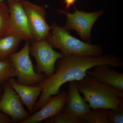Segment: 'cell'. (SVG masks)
<instances>
[{"instance_id":"cell-14","label":"cell","mask_w":123,"mask_h":123,"mask_svg":"<svg viewBox=\"0 0 123 123\" xmlns=\"http://www.w3.org/2000/svg\"><path fill=\"white\" fill-rule=\"evenodd\" d=\"M24 40L21 37L15 35H10L0 38V60L9 58L15 53L20 43Z\"/></svg>"},{"instance_id":"cell-15","label":"cell","mask_w":123,"mask_h":123,"mask_svg":"<svg viewBox=\"0 0 123 123\" xmlns=\"http://www.w3.org/2000/svg\"><path fill=\"white\" fill-rule=\"evenodd\" d=\"M9 20L8 7L0 2V38L10 35Z\"/></svg>"},{"instance_id":"cell-9","label":"cell","mask_w":123,"mask_h":123,"mask_svg":"<svg viewBox=\"0 0 123 123\" xmlns=\"http://www.w3.org/2000/svg\"><path fill=\"white\" fill-rule=\"evenodd\" d=\"M10 11V35L21 36L26 41L34 39L21 1H8Z\"/></svg>"},{"instance_id":"cell-20","label":"cell","mask_w":123,"mask_h":123,"mask_svg":"<svg viewBox=\"0 0 123 123\" xmlns=\"http://www.w3.org/2000/svg\"><path fill=\"white\" fill-rule=\"evenodd\" d=\"M3 91V85H0V99ZM0 123H12L9 117L0 111Z\"/></svg>"},{"instance_id":"cell-1","label":"cell","mask_w":123,"mask_h":123,"mask_svg":"<svg viewBox=\"0 0 123 123\" xmlns=\"http://www.w3.org/2000/svg\"><path fill=\"white\" fill-rule=\"evenodd\" d=\"M99 65H107L114 68L123 66L119 57L112 54L97 56L72 55L59 59L55 65V73L36 85L42 88V93L32 113L42 108L51 97L58 94L63 84L82 79L87 75V70Z\"/></svg>"},{"instance_id":"cell-5","label":"cell","mask_w":123,"mask_h":123,"mask_svg":"<svg viewBox=\"0 0 123 123\" xmlns=\"http://www.w3.org/2000/svg\"><path fill=\"white\" fill-rule=\"evenodd\" d=\"M30 54L34 57L36 61V72L43 74L47 77L50 76L55 73V63L64 55L56 51L46 39L31 41Z\"/></svg>"},{"instance_id":"cell-6","label":"cell","mask_w":123,"mask_h":123,"mask_svg":"<svg viewBox=\"0 0 123 123\" xmlns=\"http://www.w3.org/2000/svg\"><path fill=\"white\" fill-rule=\"evenodd\" d=\"M75 11L71 13L64 10H58L66 16V24L63 27L67 30H74L84 42L91 43V31L98 18L103 14V10L87 12L79 11L75 8Z\"/></svg>"},{"instance_id":"cell-19","label":"cell","mask_w":123,"mask_h":123,"mask_svg":"<svg viewBox=\"0 0 123 123\" xmlns=\"http://www.w3.org/2000/svg\"><path fill=\"white\" fill-rule=\"evenodd\" d=\"M107 116L109 123H123V102L116 108L108 109Z\"/></svg>"},{"instance_id":"cell-7","label":"cell","mask_w":123,"mask_h":123,"mask_svg":"<svg viewBox=\"0 0 123 123\" xmlns=\"http://www.w3.org/2000/svg\"><path fill=\"white\" fill-rule=\"evenodd\" d=\"M21 3L26 13L34 39L40 40L46 39L50 34L51 28L45 19L46 10L43 7L28 1L24 0L21 1Z\"/></svg>"},{"instance_id":"cell-17","label":"cell","mask_w":123,"mask_h":123,"mask_svg":"<svg viewBox=\"0 0 123 123\" xmlns=\"http://www.w3.org/2000/svg\"><path fill=\"white\" fill-rule=\"evenodd\" d=\"M15 77V70L10 59L0 60V85H4Z\"/></svg>"},{"instance_id":"cell-10","label":"cell","mask_w":123,"mask_h":123,"mask_svg":"<svg viewBox=\"0 0 123 123\" xmlns=\"http://www.w3.org/2000/svg\"><path fill=\"white\" fill-rule=\"evenodd\" d=\"M67 97L65 91L52 96L42 108L20 123H39L54 116L63 110Z\"/></svg>"},{"instance_id":"cell-16","label":"cell","mask_w":123,"mask_h":123,"mask_svg":"<svg viewBox=\"0 0 123 123\" xmlns=\"http://www.w3.org/2000/svg\"><path fill=\"white\" fill-rule=\"evenodd\" d=\"M108 109H97L90 110L84 117L83 123H109L108 119Z\"/></svg>"},{"instance_id":"cell-3","label":"cell","mask_w":123,"mask_h":123,"mask_svg":"<svg viewBox=\"0 0 123 123\" xmlns=\"http://www.w3.org/2000/svg\"><path fill=\"white\" fill-rule=\"evenodd\" d=\"M52 31L46 40L53 48L58 49L64 56L72 55L97 56L101 55L102 47L99 45L82 42L70 34L69 31L53 22Z\"/></svg>"},{"instance_id":"cell-2","label":"cell","mask_w":123,"mask_h":123,"mask_svg":"<svg viewBox=\"0 0 123 123\" xmlns=\"http://www.w3.org/2000/svg\"><path fill=\"white\" fill-rule=\"evenodd\" d=\"M79 92L93 110L114 109L123 101V91L95 80L86 75L76 81Z\"/></svg>"},{"instance_id":"cell-8","label":"cell","mask_w":123,"mask_h":123,"mask_svg":"<svg viewBox=\"0 0 123 123\" xmlns=\"http://www.w3.org/2000/svg\"><path fill=\"white\" fill-rule=\"evenodd\" d=\"M22 104L17 92L7 82L5 83L0 99V111L9 117L12 123H20L30 116Z\"/></svg>"},{"instance_id":"cell-11","label":"cell","mask_w":123,"mask_h":123,"mask_svg":"<svg viewBox=\"0 0 123 123\" xmlns=\"http://www.w3.org/2000/svg\"><path fill=\"white\" fill-rule=\"evenodd\" d=\"M90 108L79 93L76 81L69 82L67 100L63 111L69 112L82 120L84 117L90 111Z\"/></svg>"},{"instance_id":"cell-13","label":"cell","mask_w":123,"mask_h":123,"mask_svg":"<svg viewBox=\"0 0 123 123\" xmlns=\"http://www.w3.org/2000/svg\"><path fill=\"white\" fill-rule=\"evenodd\" d=\"M7 82L18 94L22 103L31 114L36 101L41 94V87L37 85L28 86L19 84L14 78L10 79Z\"/></svg>"},{"instance_id":"cell-12","label":"cell","mask_w":123,"mask_h":123,"mask_svg":"<svg viewBox=\"0 0 123 123\" xmlns=\"http://www.w3.org/2000/svg\"><path fill=\"white\" fill-rule=\"evenodd\" d=\"M94 68L93 70L86 71L87 75L99 82L123 91V73L111 69L107 65H99Z\"/></svg>"},{"instance_id":"cell-22","label":"cell","mask_w":123,"mask_h":123,"mask_svg":"<svg viewBox=\"0 0 123 123\" xmlns=\"http://www.w3.org/2000/svg\"><path fill=\"white\" fill-rule=\"evenodd\" d=\"M3 0H0V2H2ZM8 1H22L24 0H7Z\"/></svg>"},{"instance_id":"cell-4","label":"cell","mask_w":123,"mask_h":123,"mask_svg":"<svg viewBox=\"0 0 123 123\" xmlns=\"http://www.w3.org/2000/svg\"><path fill=\"white\" fill-rule=\"evenodd\" d=\"M30 41H26L21 50L10 55L11 61L15 70L17 81L28 86L35 85L47 78L43 74L36 72L30 57Z\"/></svg>"},{"instance_id":"cell-18","label":"cell","mask_w":123,"mask_h":123,"mask_svg":"<svg viewBox=\"0 0 123 123\" xmlns=\"http://www.w3.org/2000/svg\"><path fill=\"white\" fill-rule=\"evenodd\" d=\"M49 123H83L80 119L69 112L62 111L50 118Z\"/></svg>"},{"instance_id":"cell-21","label":"cell","mask_w":123,"mask_h":123,"mask_svg":"<svg viewBox=\"0 0 123 123\" xmlns=\"http://www.w3.org/2000/svg\"><path fill=\"white\" fill-rule=\"evenodd\" d=\"M77 0H64V3L65 4V7L63 10H68L70 6L74 5Z\"/></svg>"}]
</instances>
